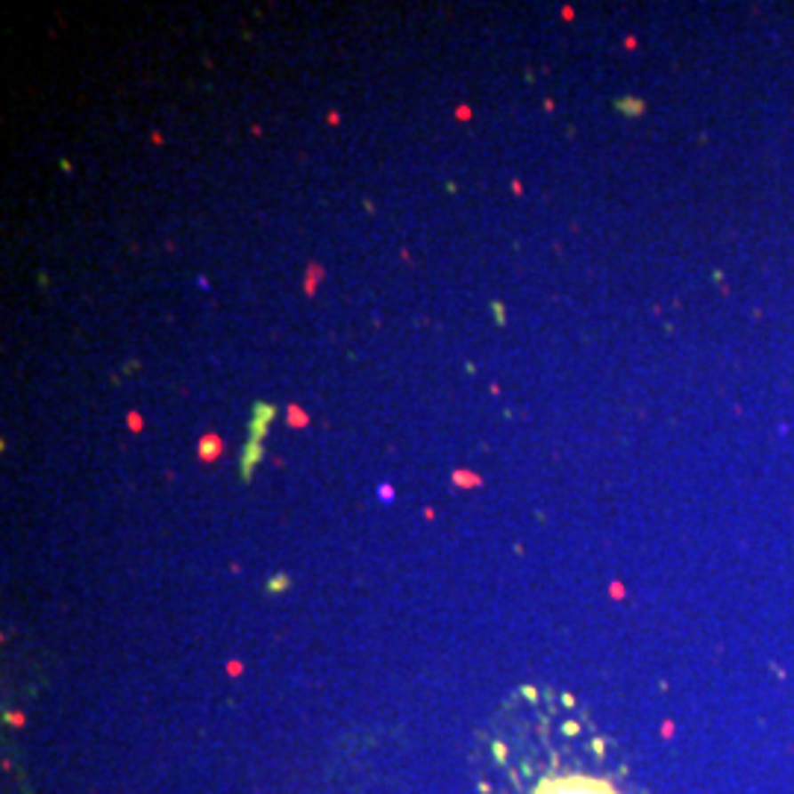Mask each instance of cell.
<instances>
[{"instance_id": "cell-4", "label": "cell", "mask_w": 794, "mask_h": 794, "mask_svg": "<svg viewBox=\"0 0 794 794\" xmlns=\"http://www.w3.org/2000/svg\"><path fill=\"white\" fill-rule=\"evenodd\" d=\"M224 451V445L218 442V436L215 433H209V436H204L200 438V445H197V453H200V459H215L218 453Z\"/></svg>"}, {"instance_id": "cell-3", "label": "cell", "mask_w": 794, "mask_h": 794, "mask_svg": "<svg viewBox=\"0 0 794 794\" xmlns=\"http://www.w3.org/2000/svg\"><path fill=\"white\" fill-rule=\"evenodd\" d=\"M262 456H265V447L260 442H251V438H247V445H245V451H242V477H245V480H251L253 468H256V462H260Z\"/></svg>"}, {"instance_id": "cell-1", "label": "cell", "mask_w": 794, "mask_h": 794, "mask_svg": "<svg viewBox=\"0 0 794 794\" xmlns=\"http://www.w3.org/2000/svg\"><path fill=\"white\" fill-rule=\"evenodd\" d=\"M477 794H647L577 697L527 686L477 744Z\"/></svg>"}, {"instance_id": "cell-2", "label": "cell", "mask_w": 794, "mask_h": 794, "mask_svg": "<svg viewBox=\"0 0 794 794\" xmlns=\"http://www.w3.org/2000/svg\"><path fill=\"white\" fill-rule=\"evenodd\" d=\"M274 415H277L274 406H268V404H256L253 406V418H251V424H247V436H251V442H260L262 445V438L268 433V424L274 421Z\"/></svg>"}, {"instance_id": "cell-5", "label": "cell", "mask_w": 794, "mask_h": 794, "mask_svg": "<svg viewBox=\"0 0 794 794\" xmlns=\"http://www.w3.org/2000/svg\"><path fill=\"white\" fill-rule=\"evenodd\" d=\"M492 309H494V315H497L494 321H497V324H503V321H506V318H503V306H501V303H492Z\"/></svg>"}]
</instances>
